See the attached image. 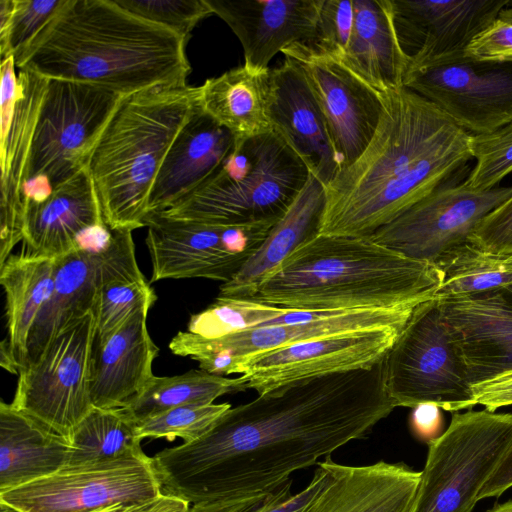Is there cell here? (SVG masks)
I'll return each instance as SVG.
<instances>
[{
    "mask_svg": "<svg viewBox=\"0 0 512 512\" xmlns=\"http://www.w3.org/2000/svg\"><path fill=\"white\" fill-rule=\"evenodd\" d=\"M246 389L247 380L242 374L227 378L200 369L175 376L154 375L124 409L137 424L175 407L212 404L222 395Z\"/></svg>",
    "mask_w": 512,
    "mask_h": 512,
    "instance_id": "d6a6232c",
    "label": "cell"
},
{
    "mask_svg": "<svg viewBox=\"0 0 512 512\" xmlns=\"http://www.w3.org/2000/svg\"><path fill=\"white\" fill-rule=\"evenodd\" d=\"M239 39L244 65L270 69L278 53L293 44L314 46L324 0H206Z\"/></svg>",
    "mask_w": 512,
    "mask_h": 512,
    "instance_id": "44dd1931",
    "label": "cell"
},
{
    "mask_svg": "<svg viewBox=\"0 0 512 512\" xmlns=\"http://www.w3.org/2000/svg\"><path fill=\"white\" fill-rule=\"evenodd\" d=\"M330 456L318 462L310 483L300 492H291L292 479L278 487L246 498L234 512H301L331 475Z\"/></svg>",
    "mask_w": 512,
    "mask_h": 512,
    "instance_id": "b9f144b4",
    "label": "cell"
},
{
    "mask_svg": "<svg viewBox=\"0 0 512 512\" xmlns=\"http://www.w3.org/2000/svg\"><path fill=\"white\" fill-rule=\"evenodd\" d=\"M420 478L404 463L332 460L329 479L301 512H411Z\"/></svg>",
    "mask_w": 512,
    "mask_h": 512,
    "instance_id": "484cf974",
    "label": "cell"
},
{
    "mask_svg": "<svg viewBox=\"0 0 512 512\" xmlns=\"http://www.w3.org/2000/svg\"><path fill=\"white\" fill-rule=\"evenodd\" d=\"M69 455L67 438L1 401L0 493L64 469Z\"/></svg>",
    "mask_w": 512,
    "mask_h": 512,
    "instance_id": "f546056e",
    "label": "cell"
},
{
    "mask_svg": "<svg viewBox=\"0 0 512 512\" xmlns=\"http://www.w3.org/2000/svg\"><path fill=\"white\" fill-rule=\"evenodd\" d=\"M275 223L221 226L148 214L150 284L163 279L230 281L256 252Z\"/></svg>",
    "mask_w": 512,
    "mask_h": 512,
    "instance_id": "4fadbf2b",
    "label": "cell"
},
{
    "mask_svg": "<svg viewBox=\"0 0 512 512\" xmlns=\"http://www.w3.org/2000/svg\"><path fill=\"white\" fill-rule=\"evenodd\" d=\"M487 512H512V500L495 505Z\"/></svg>",
    "mask_w": 512,
    "mask_h": 512,
    "instance_id": "f5cc1de1",
    "label": "cell"
},
{
    "mask_svg": "<svg viewBox=\"0 0 512 512\" xmlns=\"http://www.w3.org/2000/svg\"><path fill=\"white\" fill-rule=\"evenodd\" d=\"M325 186L312 174L284 216L217 297L248 299L258 285L301 246L320 234Z\"/></svg>",
    "mask_w": 512,
    "mask_h": 512,
    "instance_id": "83f0119b",
    "label": "cell"
},
{
    "mask_svg": "<svg viewBox=\"0 0 512 512\" xmlns=\"http://www.w3.org/2000/svg\"><path fill=\"white\" fill-rule=\"evenodd\" d=\"M119 279H146L137 264L129 230H109L101 246H80L55 258L51 295L31 330L25 365L61 329L94 309L103 285Z\"/></svg>",
    "mask_w": 512,
    "mask_h": 512,
    "instance_id": "2e32d148",
    "label": "cell"
},
{
    "mask_svg": "<svg viewBox=\"0 0 512 512\" xmlns=\"http://www.w3.org/2000/svg\"><path fill=\"white\" fill-rule=\"evenodd\" d=\"M310 174L304 161L272 131L235 144L207 181L157 214L221 226L276 223Z\"/></svg>",
    "mask_w": 512,
    "mask_h": 512,
    "instance_id": "8992f818",
    "label": "cell"
},
{
    "mask_svg": "<svg viewBox=\"0 0 512 512\" xmlns=\"http://www.w3.org/2000/svg\"><path fill=\"white\" fill-rule=\"evenodd\" d=\"M130 13L163 26L186 42L192 30L213 14L206 0H114Z\"/></svg>",
    "mask_w": 512,
    "mask_h": 512,
    "instance_id": "60d3db41",
    "label": "cell"
},
{
    "mask_svg": "<svg viewBox=\"0 0 512 512\" xmlns=\"http://www.w3.org/2000/svg\"><path fill=\"white\" fill-rule=\"evenodd\" d=\"M137 424L124 408H93L70 436V455L65 468L144 454Z\"/></svg>",
    "mask_w": 512,
    "mask_h": 512,
    "instance_id": "836d02e7",
    "label": "cell"
},
{
    "mask_svg": "<svg viewBox=\"0 0 512 512\" xmlns=\"http://www.w3.org/2000/svg\"><path fill=\"white\" fill-rule=\"evenodd\" d=\"M186 41L114 0H65L14 55L19 70L46 79L94 85L120 96L185 86Z\"/></svg>",
    "mask_w": 512,
    "mask_h": 512,
    "instance_id": "3957f363",
    "label": "cell"
},
{
    "mask_svg": "<svg viewBox=\"0 0 512 512\" xmlns=\"http://www.w3.org/2000/svg\"><path fill=\"white\" fill-rule=\"evenodd\" d=\"M435 265L441 273L437 299L500 290L512 283V253L490 252L469 241L445 253Z\"/></svg>",
    "mask_w": 512,
    "mask_h": 512,
    "instance_id": "e575fe53",
    "label": "cell"
},
{
    "mask_svg": "<svg viewBox=\"0 0 512 512\" xmlns=\"http://www.w3.org/2000/svg\"><path fill=\"white\" fill-rule=\"evenodd\" d=\"M271 121L276 132L325 187L340 171L326 121L303 71L292 58L271 69Z\"/></svg>",
    "mask_w": 512,
    "mask_h": 512,
    "instance_id": "603a6c76",
    "label": "cell"
},
{
    "mask_svg": "<svg viewBox=\"0 0 512 512\" xmlns=\"http://www.w3.org/2000/svg\"><path fill=\"white\" fill-rule=\"evenodd\" d=\"M235 144L231 132L203 112L198 102L163 160L150 192L148 214L168 209L201 186Z\"/></svg>",
    "mask_w": 512,
    "mask_h": 512,
    "instance_id": "d4e9b609",
    "label": "cell"
},
{
    "mask_svg": "<svg viewBox=\"0 0 512 512\" xmlns=\"http://www.w3.org/2000/svg\"><path fill=\"white\" fill-rule=\"evenodd\" d=\"M142 310L108 336L95 339L91 359L90 394L93 407L124 408L154 376L159 349L147 329Z\"/></svg>",
    "mask_w": 512,
    "mask_h": 512,
    "instance_id": "4316f807",
    "label": "cell"
},
{
    "mask_svg": "<svg viewBox=\"0 0 512 512\" xmlns=\"http://www.w3.org/2000/svg\"><path fill=\"white\" fill-rule=\"evenodd\" d=\"M282 53L301 67L326 121L341 170L370 142L382 114L383 93L363 81L338 55L305 44H293Z\"/></svg>",
    "mask_w": 512,
    "mask_h": 512,
    "instance_id": "ac0fdd59",
    "label": "cell"
},
{
    "mask_svg": "<svg viewBox=\"0 0 512 512\" xmlns=\"http://www.w3.org/2000/svg\"><path fill=\"white\" fill-rule=\"evenodd\" d=\"M289 311L251 299L217 297L208 308L191 316L187 329L204 338H220L259 327Z\"/></svg>",
    "mask_w": 512,
    "mask_h": 512,
    "instance_id": "d590c367",
    "label": "cell"
},
{
    "mask_svg": "<svg viewBox=\"0 0 512 512\" xmlns=\"http://www.w3.org/2000/svg\"><path fill=\"white\" fill-rule=\"evenodd\" d=\"M469 242L490 252L512 253V196L481 220Z\"/></svg>",
    "mask_w": 512,
    "mask_h": 512,
    "instance_id": "ee69618b",
    "label": "cell"
},
{
    "mask_svg": "<svg viewBox=\"0 0 512 512\" xmlns=\"http://www.w3.org/2000/svg\"><path fill=\"white\" fill-rule=\"evenodd\" d=\"M438 300L471 385L512 371V299L503 289Z\"/></svg>",
    "mask_w": 512,
    "mask_h": 512,
    "instance_id": "7402d4cb",
    "label": "cell"
},
{
    "mask_svg": "<svg viewBox=\"0 0 512 512\" xmlns=\"http://www.w3.org/2000/svg\"><path fill=\"white\" fill-rule=\"evenodd\" d=\"M470 152L476 161L465 184L476 190H488L512 172V121L497 130L470 137Z\"/></svg>",
    "mask_w": 512,
    "mask_h": 512,
    "instance_id": "ab89813d",
    "label": "cell"
},
{
    "mask_svg": "<svg viewBox=\"0 0 512 512\" xmlns=\"http://www.w3.org/2000/svg\"><path fill=\"white\" fill-rule=\"evenodd\" d=\"M510 0H391L400 46L416 67L464 51Z\"/></svg>",
    "mask_w": 512,
    "mask_h": 512,
    "instance_id": "ffe728a7",
    "label": "cell"
},
{
    "mask_svg": "<svg viewBox=\"0 0 512 512\" xmlns=\"http://www.w3.org/2000/svg\"><path fill=\"white\" fill-rule=\"evenodd\" d=\"M190 507L187 501L162 493L147 502L132 505L115 504L91 512H187Z\"/></svg>",
    "mask_w": 512,
    "mask_h": 512,
    "instance_id": "c3c4849f",
    "label": "cell"
},
{
    "mask_svg": "<svg viewBox=\"0 0 512 512\" xmlns=\"http://www.w3.org/2000/svg\"><path fill=\"white\" fill-rule=\"evenodd\" d=\"M404 86L472 135L512 121V60H481L464 50L409 68Z\"/></svg>",
    "mask_w": 512,
    "mask_h": 512,
    "instance_id": "7c38bea8",
    "label": "cell"
},
{
    "mask_svg": "<svg viewBox=\"0 0 512 512\" xmlns=\"http://www.w3.org/2000/svg\"><path fill=\"white\" fill-rule=\"evenodd\" d=\"M0 512H21V511L16 509L15 507L9 505L8 503L4 502L3 500H0Z\"/></svg>",
    "mask_w": 512,
    "mask_h": 512,
    "instance_id": "db71d44e",
    "label": "cell"
},
{
    "mask_svg": "<svg viewBox=\"0 0 512 512\" xmlns=\"http://www.w3.org/2000/svg\"><path fill=\"white\" fill-rule=\"evenodd\" d=\"M440 282L435 264L408 258L369 237L319 234L248 299L305 311L391 310L433 298Z\"/></svg>",
    "mask_w": 512,
    "mask_h": 512,
    "instance_id": "277c9868",
    "label": "cell"
},
{
    "mask_svg": "<svg viewBox=\"0 0 512 512\" xmlns=\"http://www.w3.org/2000/svg\"><path fill=\"white\" fill-rule=\"evenodd\" d=\"M411 512H472L481 489L512 446V414L454 413L430 442Z\"/></svg>",
    "mask_w": 512,
    "mask_h": 512,
    "instance_id": "52a82bcc",
    "label": "cell"
},
{
    "mask_svg": "<svg viewBox=\"0 0 512 512\" xmlns=\"http://www.w3.org/2000/svg\"><path fill=\"white\" fill-rule=\"evenodd\" d=\"M271 69L244 64L207 79L199 86L203 112L231 132L236 144L273 131Z\"/></svg>",
    "mask_w": 512,
    "mask_h": 512,
    "instance_id": "1f68e13d",
    "label": "cell"
},
{
    "mask_svg": "<svg viewBox=\"0 0 512 512\" xmlns=\"http://www.w3.org/2000/svg\"><path fill=\"white\" fill-rule=\"evenodd\" d=\"M384 380L396 407L432 403L457 412L475 406L466 364L437 298L414 309L384 358Z\"/></svg>",
    "mask_w": 512,
    "mask_h": 512,
    "instance_id": "ba28073f",
    "label": "cell"
},
{
    "mask_svg": "<svg viewBox=\"0 0 512 512\" xmlns=\"http://www.w3.org/2000/svg\"><path fill=\"white\" fill-rule=\"evenodd\" d=\"M394 408L382 359L231 407L197 440L158 452L153 467L162 493L190 505L251 497L364 438Z\"/></svg>",
    "mask_w": 512,
    "mask_h": 512,
    "instance_id": "6da1fadb",
    "label": "cell"
},
{
    "mask_svg": "<svg viewBox=\"0 0 512 512\" xmlns=\"http://www.w3.org/2000/svg\"><path fill=\"white\" fill-rule=\"evenodd\" d=\"M503 290L512 299V283L503 288Z\"/></svg>",
    "mask_w": 512,
    "mask_h": 512,
    "instance_id": "11a10c76",
    "label": "cell"
},
{
    "mask_svg": "<svg viewBox=\"0 0 512 512\" xmlns=\"http://www.w3.org/2000/svg\"><path fill=\"white\" fill-rule=\"evenodd\" d=\"M230 408L229 403L175 407L138 422V435L141 439L168 441L178 437L190 443L203 436Z\"/></svg>",
    "mask_w": 512,
    "mask_h": 512,
    "instance_id": "f35d334b",
    "label": "cell"
},
{
    "mask_svg": "<svg viewBox=\"0 0 512 512\" xmlns=\"http://www.w3.org/2000/svg\"><path fill=\"white\" fill-rule=\"evenodd\" d=\"M465 52L481 60H512V24L497 18L469 43Z\"/></svg>",
    "mask_w": 512,
    "mask_h": 512,
    "instance_id": "f6af8a7d",
    "label": "cell"
},
{
    "mask_svg": "<svg viewBox=\"0 0 512 512\" xmlns=\"http://www.w3.org/2000/svg\"><path fill=\"white\" fill-rule=\"evenodd\" d=\"M48 79L1 61L0 265L23 241L32 140Z\"/></svg>",
    "mask_w": 512,
    "mask_h": 512,
    "instance_id": "e0dca14e",
    "label": "cell"
},
{
    "mask_svg": "<svg viewBox=\"0 0 512 512\" xmlns=\"http://www.w3.org/2000/svg\"><path fill=\"white\" fill-rule=\"evenodd\" d=\"M443 417L441 408L432 403L419 404L410 415V428L413 434L428 444L442 433Z\"/></svg>",
    "mask_w": 512,
    "mask_h": 512,
    "instance_id": "7dc6e473",
    "label": "cell"
},
{
    "mask_svg": "<svg viewBox=\"0 0 512 512\" xmlns=\"http://www.w3.org/2000/svg\"><path fill=\"white\" fill-rule=\"evenodd\" d=\"M417 307V306H416ZM416 307L391 310L305 311L293 310L288 324L256 327L220 338L178 332L169 348L190 357L201 370L215 375L239 374L241 365L258 355L338 332L404 325Z\"/></svg>",
    "mask_w": 512,
    "mask_h": 512,
    "instance_id": "8fae6325",
    "label": "cell"
},
{
    "mask_svg": "<svg viewBox=\"0 0 512 512\" xmlns=\"http://www.w3.org/2000/svg\"><path fill=\"white\" fill-rule=\"evenodd\" d=\"M95 331L92 310L61 329L18 373L11 404L68 440L94 408L90 381Z\"/></svg>",
    "mask_w": 512,
    "mask_h": 512,
    "instance_id": "30bf717a",
    "label": "cell"
},
{
    "mask_svg": "<svg viewBox=\"0 0 512 512\" xmlns=\"http://www.w3.org/2000/svg\"><path fill=\"white\" fill-rule=\"evenodd\" d=\"M474 404L488 411L512 405V371L472 385Z\"/></svg>",
    "mask_w": 512,
    "mask_h": 512,
    "instance_id": "bcb514c9",
    "label": "cell"
},
{
    "mask_svg": "<svg viewBox=\"0 0 512 512\" xmlns=\"http://www.w3.org/2000/svg\"><path fill=\"white\" fill-rule=\"evenodd\" d=\"M512 487V446L481 489L479 500L498 497Z\"/></svg>",
    "mask_w": 512,
    "mask_h": 512,
    "instance_id": "681fc988",
    "label": "cell"
},
{
    "mask_svg": "<svg viewBox=\"0 0 512 512\" xmlns=\"http://www.w3.org/2000/svg\"><path fill=\"white\" fill-rule=\"evenodd\" d=\"M162 494L152 457L138 456L64 468L0 493L21 512H91L115 505L147 502Z\"/></svg>",
    "mask_w": 512,
    "mask_h": 512,
    "instance_id": "9a60e30c",
    "label": "cell"
},
{
    "mask_svg": "<svg viewBox=\"0 0 512 512\" xmlns=\"http://www.w3.org/2000/svg\"><path fill=\"white\" fill-rule=\"evenodd\" d=\"M498 18L512 24V1H510L509 4L502 9Z\"/></svg>",
    "mask_w": 512,
    "mask_h": 512,
    "instance_id": "816d5d0a",
    "label": "cell"
},
{
    "mask_svg": "<svg viewBox=\"0 0 512 512\" xmlns=\"http://www.w3.org/2000/svg\"><path fill=\"white\" fill-rule=\"evenodd\" d=\"M65 0H0V54L22 50L61 9Z\"/></svg>",
    "mask_w": 512,
    "mask_h": 512,
    "instance_id": "74e56055",
    "label": "cell"
},
{
    "mask_svg": "<svg viewBox=\"0 0 512 512\" xmlns=\"http://www.w3.org/2000/svg\"><path fill=\"white\" fill-rule=\"evenodd\" d=\"M246 498L199 503L191 505L187 512H234Z\"/></svg>",
    "mask_w": 512,
    "mask_h": 512,
    "instance_id": "f907efd6",
    "label": "cell"
},
{
    "mask_svg": "<svg viewBox=\"0 0 512 512\" xmlns=\"http://www.w3.org/2000/svg\"><path fill=\"white\" fill-rule=\"evenodd\" d=\"M121 98L94 85L48 79L32 140L28 182L41 179L55 188L88 168Z\"/></svg>",
    "mask_w": 512,
    "mask_h": 512,
    "instance_id": "9c48e42d",
    "label": "cell"
},
{
    "mask_svg": "<svg viewBox=\"0 0 512 512\" xmlns=\"http://www.w3.org/2000/svg\"><path fill=\"white\" fill-rule=\"evenodd\" d=\"M469 172L439 186L369 238L408 258L436 264L445 253L468 242L481 220L512 196V185L488 190L468 187Z\"/></svg>",
    "mask_w": 512,
    "mask_h": 512,
    "instance_id": "5bb4252c",
    "label": "cell"
},
{
    "mask_svg": "<svg viewBox=\"0 0 512 512\" xmlns=\"http://www.w3.org/2000/svg\"><path fill=\"white\" fill-rule=\"evenodd\" d=\"M353 8L352 32L340 57L380 93L403 87L409 60L397 37L391 0H353Z\"/></svg>",
    "mask_w": 512,
    "mask_h": 512,
    "instance_id": "f1b7e54d",
    "label": "cell"
},
{
    "mask_svg": "<svg viewBox=\"0 0 512 512\" xmlns=\"http://www.w3.org/2000/svg\"><path fill=\"white\" fill-rule=\"evenodd\" d=\"M199 102V87H154L123 96L88 164L109 230L145 226L163 160Z\"/></svg>",
    "mask_w": 512,
    "mask_h": 512,
    "instance_id": "5b68a950",
    "label": "cell"
},
{
    "mask_svg": "<svg viewBox=\"0 0 512 512\" xmlns=\"http://www.w3.org/2000/svg\"><path fill=\"white\" fill-rule=\"evenodd\" d=\"M404 325L338 332L258 355L239 370L259 394L296 381L369 368L380 362Z\"/></svg>",
    "mask_w": 512,
    "mask_h": 512,
    "instance_id": "d6986e66",
    "label": "cell"
},
{
    "mask_svg": "<svg viewBox=\"0 0 512 512\" xmlns=\"http://www.w3.org/2000/svg\"><path fill=\"white\" fill-rule=\"evenodd\" d=\"M382 96L370 142L325 187L320 234L369 237L467 172L471 134L405 86Z\"/></svg>",
    "mask_w": 512,
    "mask_h": 512,
    "instance_id": "7a4b0ae2",
    "label": "cell"
},
{
    "mask_svg": "<svg viewBox=\"0 0 512 512\" xmlns=\"http://www.w3.org/2000/svg\"><path fill=\"white\" fill-rule=\"evenodd\" d=\"M157 297L147 279H119L102 286L95 307V339H102L130 317L149 310Z\"/></svg>",
    "mask_w": 512,
    "mask_h": 512,
    "instance_id": "8d00e7d4",
    "label": "cell"
},
{
    "mask_svg": "<svg viewBox=\"0 0 512 512\" xmlns=\"http://www.w3.org/2000/svg\"><path fill=\"white\" fill-rule=\"evenodd\" d=\"M55 259L22 252L0 265L8 340L1 343V366L18 374L27 360L33 325L53 287Z\"/></svg>",
    "mask_w": 512,
    "mask_h": 512,
    "instance_id": "4dcf8cb0",
    "label": "cell"
},
{
    "mask_svg": "<svg viewBox=\"0 0 512 512\" xmlns=\"http://www.w3.org/2000/svg\"><path fill=\"white\" fill-rule=\"evenodd\" d=\"M354 21L353 0H324L314 48L343 56Z\"/></svg>",
    "mask_w": 512,
    "mask_h": 512,
    "instance_id": "7bdbcfd3",
    "label": "cell"
},
{
    "mask_svg": "<svg viewBox=\"0 0 512 512\" xmlns=\"http://www.w3.org/2000/svg\"><path fill=\"white\" fill-rule=\"evenodd\" d=\"M107 228L88 168L56 186L39 201L28 200L23 242L25 252L58 258L80 247V241Z\"/></svg>",
    "mask_w": 512,
    "mask_h": 512,
    "instance_id": "cb8c5ba5",
    "label": "cell"
}]
</instances>
